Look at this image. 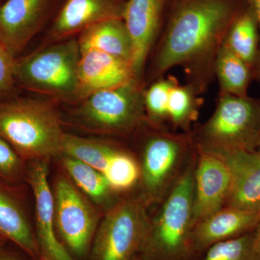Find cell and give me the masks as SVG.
Wrapping results in <instances>:
<instances>
[{
  "label": "cell",
  "mask_w": 260,
  "mask_h": 260,
  "mask_svg": "<svg viewBox=\"0 0 260 260\" xmlns=\"http://www.w3.org/2000/svg\"><path fill=\"white\" fill-rule=\"evenodd\" d=\"M239 11L236 0H179L153 49L152 82L175 68L203 93L213 80L217 55Z\"/></svg>",
  "instance_id": "6da1fadb"
},
{
  "label": "cell",
  "mask_w": 260,
  "mask_h": 260,
  "mask_svg": "<svg viewBox=\"0 0 260 260\" xmlns=\"http://www.w3.org/2000/svg\"><path fill=\"white\" fill-rule=\"evenodd\" d=\"M196 155L161 203L149 212L138 254L144 260H200L194 242V174Z\"/></svg>",
  "instance_id": "7a4b0ae2"
},
{
  "label": "cell",
  "mask_w": 260,
  "mask_h": 260,
  "mask_svg": "<svg viewBox=\"0 0 260 260\" xmlns=\"http://www.w3.org/2000/svg\"><path fill=\"white\" fill-rule=\"evenodd\" d=\"M143 134L135 153L139 161L138 194L147 208L161 203L196 155L192 131L173 132L148 121L140 126Z\"/></svg>",
  "instance_id": "3957f363"
},
{
  "label": "cell",
  "mask_w": 260,
  "mask_h": 260,
  "mask_svg": "<svg viewBox=\"0 0 260 260\" xmlns=\"http://www.w3.org/2000/svg\"><path fill=\"white\" fill-rule=\"evenodd\" d=\"M65 134L50 103L32 99L0 102V137L25 161L60 156Z\"/></svg>",
  "instance_id": "277c9868"
},
{
  "label": "cell",
  "mask_w": 260,
  "mask_h": 260,
  "mask_svg": "<svg viewBox=\"0 0 260 260\" xmlns=\"http://www.w3.org/2000/svg\"><path fill=\"white\" fill-rule=\"evenodd\" d=\"M259 133L260 98L249 95L219 94L209 119L192 129L197 148L224 156L256 150Z\"/></svg>",
  "instance_id": "5b68a950"
},
{
  "label": "cell",
  "mask_w": 260,
  "mask_h": 260,
  "mask_svg": "<svg viewBox=\"0 0 260 260\" xmlns=\"http://www.w3.org/2000/svg\"><path fill=\"white\" fill-rule=\"evenodd\" d=\"M144 84L134 79L87 97L75 113L80 126L99 134L126 137L145 120Z\"/></svg>",
  "instance_id": "8992f818"
},
{
  "label": "cell",
  "mask_w": 260,
  "mask_h": 260,
  "mask_svg": "<svg viewBox=\"0 0 260 260\" xmlns=\"http://www.w3.org/2000/svg\"><path fill=\"white\" fill-rule=\"evenodd\" d=\"M78 40L61 41L15 61V81L24 88L61 99H76Z\"/></svg>",
  "instance_id": "52a82bcc"
},
{
  "label": "cell",
  "mask_w": 260,
  "mask_h": 260,
  "mask_svg": "<svg viewBox=\"0 0 260 260\" xmlns=\"http://www.w3.org/2000/svg\"><path fill=\"white\" fill-rule=\"evenodd\" d=\"M148 221L149 209L138 194L121 197L104 213L90 260H133L141 250Z\"/></svg>",
  "instance_id": "ba28073f"
},
{
  "label": "cell",
  "mask_w": 260,
  "mask_h": 260,
  "mask_svg": "<svg viewBox=\"0 0 260 260\" xmlns=\"http://www.w3.org/2000/svg\"><path fill=\"white\" fill-rule=\"evenodd\" d=\"M52 192L58 237L73 257L83 259L90 254L102 211L64 174L56 178Z\"/></svg>",
  "instance_id": "9c48e42d"
},
{
  "label": "cell",
  "mask_w": 260,
  "mask_h": 260,
  "mask_svg": "<svg viewBox=\"0 0 260 260\" xmlns=\"http://www.w3.org/2000/svg\"><path fill=\"white\" fill-rule=\"evenodd\" d=\"M27 178L35 200L36 239L39 260H75L63 245L56 233L54 198L49 181L48 161H30Z\"/></svg>",
  "instance_id": "30bf717a"
},
{
  "label": "cell",
  "mask_w": 260,
  "mask_h": 260,
  "mask_svg": "<svg viewBox=\"0 0 260 260\" xmlns=\"http://www.w3.org/2000/svg\"><path fill=\"white\" fill-rule=\"evenodd\" d=\"M196 150L194 174V226L226 205L232 187V173L226 158L197 147Z\"/></svg>",
  "instance_id": "8fae6325"
},
{
  "label": "cell",
  "mask_w": 260,
  "mask_h": 260,
  "mask_svg": "<svg viewBox=\"0 0 260 260\" xmlns=\"http://www.w3.org/2000/svg\"><path fill=\"white\" fill-rule=\"evenodd\" d=\"M164 5L165 0H128L124 4L122 19L133 42L132 66L138 79L160 35Z\"/></svg>",
  "instance_id": "7c38bea8"
},
{
  "label": "cell",
  "mask_w": 260,
  "mask_h": 260,
  "mask_svg": "<svg viewBox=\"0 0 260 260\" xmlns=\"http://www.w3.org/2000/svg\"><path fill=\"white\" fill-rule=\"evenodd\" d=\"M50 0H6L0 6V43L15 56L44 22Z\"/></svg>",
  "instance_id": "4fadbf2b"
},
{
  "label": "cell",
  "mask_w": 260,
  "mask_h": 260,
  "mask_svg": "<svg viewBox=\"0 0 260 260\" xmlns=\"http://www.w3.org/2000/svg\"><path fill=\"white\" fill-rule=\"evenodd\" d=\"M134 79L138 78L128 61L93 49L81 51L76 99L83 102L95 92L115 88Z\"/></svg>",
  "instance_id": "5bb4252c"
},
{
  "label": "cell",
  "mask_w": 260,
  "mask_h": 260,
  "mask_svg": "<svg viewBox=\"0 0 260 260\" xmlns=\"http://www.w3.org/2000/svg\"><path fill=\"white\" fill-rule=\"evenodd\" d=\"M260 211L242 209L225 205L195 225V247L203 255L217 243L242 237L254 232Z\"/></svg>",
  "instance_id": "9a60e30c"
},
{
  "label": "cell",
  "mask_w": 260,
  "mask_h": 260,
  "mask_svg": "<svg viewBox=\"0 0 260 260\" xmlns=\"http://www.w3.org/2000/svg\"><path fill=\"white\" fill-rule=\"evenodd\" d=\"M124 7L119 0H66L53 24L51 37L61 40L102 20L122 18Z\"/></svg>",
  "instance_id": "2e32d148"
},
{
  "label": "cell",
  "mask_w": 260,
  "mask_h": 260,
  "mask_svg": "<svg viewBox=\"0 0 260 260\" xmlns=\"http://www.w3.org/2000/svg\"><path fill=\"white\" fill-rule=\"evenodd\" d=\"M225 157L232 173V187L225 205L260 211V150Z\"/></svg>",
  "instance_id": "e0dca14e"
},
{
  "label": "cell",
  "mask_w": 260,
  "mask_h": 260,
  "mask_svg": "<svg viewBox=\"0 0 260 260\" xmlns=\"http://www.w3.org/2000/svg\"><path fill=\"white\" fill-rule=\"evenodd\" d=\"M0 240L10 241L31 259L39 260L35 232L14 191L0 180Z\"/></svg>",
  "instance_id": "ac0fdd59"
},
{
  "label": "cell",
  "mask_w": 260,
  "mask_h": 260,
  "mask_svg": "<svg viewBox=\"0 0 260 260\" xmlns=\"http://www.w3.org/2000/svg\"><path fill=\"white\" fill-rule=\"evenodd\" d=\"M78 41L80 52L93 49L133 63V42L122 18L94 24L80 32Z\"/></svg>",
  "instance_id": "d6986e66"
},
{
  "label": "cell",
  "mask_w": 260,
  "mask_h": 260,
  "mask_svg": "<svg viewBox=\"0 0 260 260\" xmlns=\"http://www.w3.org/2000/svg\"><path fill=\"white\" fill-rule=\"evenodd\" d=\"M191 84H181L175 78L164 111V128L173 132L189 133L196 125L203 100Z\"/></svg>",
  "instance_id": "ffe728a7"
},
{
  "label": "cell",
  "mask_w": 260,
  "mask_h": 260,
  "mask_svg": "<svg viewBox=\"0 0 260 260\" xmlns=\"http://www.w3.org/2000/svg\"><path fill=\"white\" fill-rule=\"evenodd\" d=\"M60 156L61 166L68 177L103 213L110 209L120 199L121 196L112 189L102 172L72 157Z\"/></svg>",
  "instance_id": "44dd1931"
},
{
  "label": "cell",
  "mask_w": 260,
  "mask_h": 260,
  "mask_svg": "<svg viewBox=\"0 0 260 260\" xmlns=\"http://www.w3.org/2000/svg\"><path fill=\"white\" fill-rule=\"evenodd\" d=\"M223 46L254 71L259 54V32L255 15L249 5L233 22Z\"/></svg>",
  "instance_id": "7402d4cb"
},
{
  "label": "cell",
  "mask_w": 260,
  "mask_h": 260,
  "mask_svg": "<svg viewBox=\"0 0 260 260\" xmlns=\"http://www.w3.org/2000/svg\"><path fill=\"white\" fill-rule=\"evenodd\" d=\"M214 74L219 85V94L247 96L254 80V71L245 61L223 45L217 55Z\"/></svg>",
  "instance_id": "603a6c76"
},
{
  "label": "cell",
  "mask_w": 260,
  "mask_h": 260,
  "mask_svg": "<svg viewBox=\"0 0 260 260\" xmlns=\"http://www.w3.org/2000/svg\"><path fill=\"white\" fill-rule=\"evenodd\" d=\"M103 174L120 196L138 194L140 167L134 151L120 145Z\"/></svg>",
  "instance_id": "cb8c5ba5"
},
{
  "label": "cell",
  "mask_w": 260,
  "mask_h": 260,
  "mask_svg": "<svg viewBox=\"0 0 260 260\" xmlns=\"http://www.w3.org/2000/svg\"><path fill=\"white\" fill-rule=\"evenodd\" d=\"M119 146L115 143L66 133L61 155L77 159L103 174Z\"/></svg>",
  "instance_id": "d4e9b609"
},
{
  "label": "cell",
  "mask_w": 260,
  "mask_h": 260,
  "mask_svg": "<svg viewBox=\"0 0 260 260\" xmlns=\"http://www.w3.org/2000/svg\"><path fill=\"white\" fill-rule=\"evenodd\" d=\"M200 260H260L254 247L253 232L210 246Z\"/></svg>",
  "instance_id": "484cf974"
},
{
  "label": "cell",
  "mask_w": 260,
  "mask_h": 260,
  "mask_svg": "<svg viewBox=\"0 0 260 260\" xmlns=\"http://www.w3.org/2000/svg\"><path fill=\"white\" fill-rule=\"evenodd\" d=\"M25 160L0 137V180L18 183L26 179Z\"/></svg>",
  "instance_id": "4316f807"
},
{
  "label": "cell",
  "mask_w": 260,
  "mask_h": 260,
  "mask_svg": "<svg viewBox=\"0 0 260 260\" xmlns=\"http://www.w3.org/2000/svg\"><path fill=\"white\" fill-rule=\"evenodd\" d=\"M15 56L0 43V95L13 87L15 79Z\"/></svg>",
  "instance_id": "83f0119b"
},
{
  "label": "cell",
  "mask_w": 260,
  "mask_h": 260,
  "mask_svg": "<svg viewBox=\"0 0 260 260\" xmlns=\"http://www.w3.org/2000/svg\"><path fill=\"white\" fill-rule=\"evenodd\" d=\"M248 5L251 7L257 21L259 32V49L257 61L254 70V80L260 83V0H247Z\"/></svg>",
  "instance_id": "f1b7e54d"
},
{
  "label": "cell",
  "mask_w": 260,
  "mask_h": 260,
  "mask_svg": "<svg viewBox=\"0 0 260 260\" xmlns=\"http://www.w3.org/2000/svg\"><path fill=\"white\" fill-rule=\"evenodd\" d=\"M0 260H34L28 259L23 256L18 255L13 251L3 249V246L0 247Z\"/></svg>",
  "instance_id": "f546056e"
},
{
  "label": "cell",
  "mask_w": 260,
  "mask_h": 260,
  "mask_svg": "<svg viewBox=\"0 0 260 260\" xmlns=\"http://www.w3.org/2000/svg\"><path fill=\"white\" fill-rule=\"evenodd\" d=\"M253 237H254V247L258 254H260V215L257 224L255 229L253 232Z\"/></svg>",
  "instance_id": "4dcf8cb0"
},
{
  "label": "cell",
  "mask_w": 260,
  "mask_h": 260,
  "mask_svg": "<svg viewBox=\"0 0 260 260\" xmlns=\"http://www.w3.org/2000/svg\"><path fill=\"white\" fill-rule=\"evenodd\" d=\"M256 150H260V133H259V140H258L257 148H256Z\"/></svg>",
  "instance_id": "1f68e13d"
},
{
  "label": "cell",
  "mask_w": 260,
  "mask_h": 260,
  "mask_svg": "<svg viewBox=\"0 0 260 260\" xmlns=\"http://www.w3.org/2000/svg\"><path fill=\"white\" fill-rule=\"evenodd\" d=\"M133 260H144L143 259V258L140 257L139 255L135 256L134 259Z\"/></svg>",
  "instance_id": "d6a6232c"
},
{
  "label": "cell",
  "mask_w": 260,
  "mask_h": 260,
  "mask_svg": "<svg viewBox=\"0 0 260 260\" xmlns=\"http://www.w3.org/2000/svg\"><path fill=\"white\" fill-rule=\"evenodd\" d=\"M3 246V241L0 240V247H1V246Z\"/></svg>",
  "instance_id": "836d02e7"
}]
</instances>
